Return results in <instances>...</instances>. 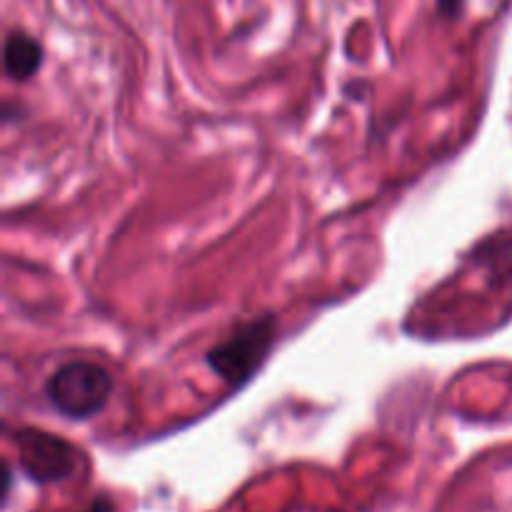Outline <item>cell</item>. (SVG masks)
Here are the masks:
<instances>
[{
    "label": "cell",
    "instance_id": "obj_1",
    "mask_svg": "<svg viewBox=\"0 0 512 512\" xmlns=\"http://www.w3.org/2000/svg\"><path fill=\"white\" fill-rule=\"evenodd\" d=\"M113 393V375L90 360H70L60 365L45 383V398L60 415L85 420L98 415Z\"/></svg>",
    "mask_w": 512,
    "mask_h": 512
},
{
    "label": "cell",
    "instance_id": "obj_2",
    "mask_svg": "<svg viewBox=\"0 0 512 512\" xmlns=\"http://www.w3.org/2000/svg\"><path fill=\"white\" fill-rule=\"evenodd\" d=\"M275 340V320L273 318H258L253 323L243 325L238 333L223 345L213 348L208 353V365L228 380L230 385H243L260 363L268 355L270 345Z\"/></svg>",
    "mask_w": 512,
    "mask_h": 512
},
{
    "label": "cell",
    "instance_id": "obj_3",
    "mask_svg": "<svg viewBox=\"0 0 512 512\" xmlns=\"http://www.w3.org/2000/svg\"><path fill=\"white\" fill-rule=\"evenodd\" d=\"M15 445H18L20 468L33 483H60L78 470L80 453L58 435L43 430H20L15 435Z\"/></svg>",
    "mask_w": 512,
    "mask_h": 512
},
{
    "label": "cell",
    "instance_id": "obj_4",
    "mask_svg": "<svg viewBox=\"0 0 512 512\" xmlns=\"http://www.w3.org/2000/svg\"><path fill=\"white\" fill-rule=\"evenodd\" d=\"M43 63V50L28 33H10L5 40V73L13 80H28Z\"/></svg>",
    "mask_w": 512,
    "mask_h": 512
},
{
    "label": "cell",
    "instance_id": "obj_5",
    "mask_svg": "<svg viewBox=\"0 0 512 512\" xmlns=\"http://www.w3.org/2000/svg\"><path fill=\"white\" fill-rule=\"evenodd\" d=\"M85 512H115V505L110 503L108 498H95L93 505H90Z\"/></svg>",
    "mask_w": 512,
    "mask_h": 512
}]
</instances>
